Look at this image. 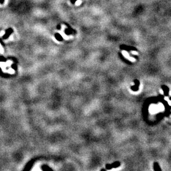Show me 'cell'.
Segmentation results:
<instances>
[{
  "label": "cell",
  "instance_id": "obj_3",
  "mask_svg": "<svg viewBox=\"0 0 171 171\" xmlns=\"http://www.w3.org/2000/svg\"><path fill=\"white\" fill-rule=\"evenodd\" d=\"M55 35V38L57 40H58V41H62L63 40V37L60 35L59 33H55V35Z\"/></svg>",
  "mask_w": 171,
  "mask_h": 171
},
{
  "label": "cell",
  "instance_id": "obj_8",
  "mask_svg": "<svg viewBox=\"0 0 171 171\" xmlns=\"http://www.w3.org/2000/svg\"><path fill=\"white\" fill-rule=\"evenodd\" d=\"M76 1V0H71V2H72L73 3H74Z\"/></svg>",
  "mask_w": 171,
  "mask_h": 171
},
{
  "label": "cell",
  "instance_id": "obj_2",
  "mask_svg": "<svg viewBox=\"0 0 171 171\" xmlns=\"http://www.w3.org/2000/svg\"><path fill=\"white\" fill-rule=\"evenodd\" d=\"M122 53L123 55H124V57H125L126 58H127V59H129L130 60V61H135V59H134V58H131V57H130L129 54L127 53V52H126V51H125V50H123V51H122Z\"/></svg>",
  "mask_w": 171,
  "mask_h": 171
},
{
  "label": "cell",
  "instance_id": "obj_1",
  "mask_svg": "<svg viewBox=\"0 0 171 171\" xmlns=\"http://www.w3.org/2000/svg\"><path fill=\"white\" fill-rule=\"evenodd\" d=\"M13 30L12 28H10L7 29V30H6V32H5V35L3 36V38L5 39H7L8 37L10 36V35H11V34L13 33Z\"/></svg>",
  "mask_w": 171,
  "mask_h": 171
},
{
  "label": "cell",
  "instance_id": "obj_7",
  "mask_svg": "<svg viewBox=\"0 0 171 171\" xmlns=\"http://www.w3.org/2000/svg\"><path fill=\"white\" fill-rule=\"evenodd\" d=\"M4 1L5 0H0V3H1V4H3V3H4Z\"/></svg>",
  "mask_w": 171,
  "mask_h": 171
},
{
  "label": "cell",
  "instance_id": "obj_5",
  "mask_svg": "<svg viewBox=\"0 0 171 171\" xmlns=\"http://www.w3.org/2000/svg\"><path fill=\"white\" fill-rule=\"evenodd\" d=\"M131 53L136 55V54H137V52H136V51H131Z\"/></svg>",
  "mask_w": 171,
  "mask_h": 171
},
{
  "label": "cell",
  "instance_id": "obj_4",
  "mask_svg": "<svg viewBox=\"0 0 171 171\" xmlns=\"http://www.w3.org/2000/svg\"><path fill=\"white\" fill-rule=\"evenodd\" d=\"M64 32H65V33L67 35H70V34L71 33V30H69V29H65V30Z\"/></svg>",
  "mask_w": 171,
  "mask_h": 171
},
{
  "label": "cell",
  "instance_id": "obj_6",
  "mask_svg": "<svg viewBox=\"0 0 171 171\" xmlns=\"http://www.w3.org/2000/svg\"><path fill=\"white\" fill-rule=\"evenodd\" d=\"M57 28L58 29V30H59L61 28V25H58L57 26Z\"/></svg>",
  "mask_w": 171,
  "mask_h": 171
}]
</instances>
